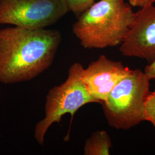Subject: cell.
I'll return each instance as SVG.
<instances>
[{
  "mask_svg": "<svg viewBox=\"0 0 155 155\" xmlns=\"http://www.w3.org/2000/svg\"><path fill=\"white\" fill-rule=\"evenodd\" d=\"M144 71L150 80L155 79V61L149 63L145 67Z\"/></svg>",
  "mask_w": 155,
  "mask_h": 155,
  "instance_id": "cell-12",
  "label": "cell"
},
{
  "mask_svg": "<svg viewBox=\"0 0 155 155\" xmlns=\"http://www.w3.org/2000/svg\"><path fill=\"white\" fill-rule=\"evenodd\" d=\"M110 137L105 130H97L86 140L83 148L84 155H109L112 148Z\"/></svg>",
  "mask_w": 155,
  "mask_h": 155,
  "instance_id": "cell-8",
  "label": "cell"
},
{
  "mask_svg": "<svg viewBox=\"0 0 155 155\" xmlns=\"http://www.w3.org/2000/svg\"><path fill=\"white\" fill-rule=\"evenodd\" d=\"M129 71L122 62L102 55L84 68L83 80L91 96L101 104Z\"/></svg>",
  "mask_w": 155,
  "mask_h": 155,
  "instance_id": "cell-7",
  "label": "cell"
},
{
  "mask_svg": "<svg viewBox=\"0 0 155 155\" xmlns=\"http://www.w3.org/2000/svg\"><path fill=\"white\" fill-rule=\"evenodd\" d=\"M84 67L79 63L72 64L64 82L50 89L46 96L45 116L34 129V138L40 145L45 143V134L55 123L69 114L73 118L81 107L90 103H99L89 93L83 80Z\"/></svg>",
  "mask_w": 155,
  "mask_h": 155,
  "instance_id": "cell-4",
  "label": "cell"
},
{
  "mask_svg": "<svg viewBox=\"0 0 155 155\" xmlns=\"http://www.w3.org/2000/svg\"><path fill=\"white\" fill-rule=\"evenodd\" d=\"M150 79L144 71L130 70L102 102L107 122L117 130H129L145 121V103Z\"/></svg>",
  "mask_w": 155,
  "mask_h": 155,
  "instance_id": "cell-3",
  "label": "cell"
},
{
  "mask_svg": "<svg viewBox=\"0 0 155 155\" xmlns=\"http://www.w3.org/2000/svg\"><path fill=\"white\" fill-rule=\"evenodd\" d=\"M145 121L151 123L155 127V90L150 91L145 103Z\"/></svg>",
  "mask_w": 155,
  "mask_h": 155,
  "instance_id": "cell-9",
  "label": "cell"
},
{
  "mask_svg": "<svg viewBox=\"0 0 155 155\" xmlns=\"http://www.w3.org/2000/svg\"><path fill=\"white\" fill-rule=\"evenodd\" d=\"M155 0H128V3L132 7L143 8L154 4Z\"/></svg>",
  "mask_w": 155,
  "mask_h": 155,
  "instance_id": "cell-11",
  "label": "cell"
},
{
  "mask_svg": "<svg viewBox=\"0 0 155 155\" xmlns=\"http://www.w3.org/2000/svg\"><path fill=\"white\" fill-rule=\"evenodd\" d=\"M125 0H100L79 15L73 33L86 49L120 45L134 18Z\"/></svg>",
  "mask_w": 155,
  "mask_h": 155,
  "instance_id": "cell-2",
  "label": "cell"
},
{
  "mask_svg": "<svg viewBox=\"0 0 155 155\" xmlns=\"http://www.w3.org/2000/svg\"><path fill=\"white\" fill-rule=\"evenodd\" d=\"M61 41L56 29H1L0 82L14 84L38 77L52 65Z\"/></svg>",
  "mask_w": 155,
  "mask_h": 155,
  "instance_id": "cell-1",
  "label": "cell"
},
{
  "mask_svg": "<svg viewBox=\"0 0 155 155\" xmlns=\"http://www.w3.org/2000/svg\"><path fill=\"white\" fill-rule=\"evenodd\" d=\"M122 55L155 61V5L140 8L120 45Z\"/></svg>",
  "mask_w": 155,
  "mask_h": 155,
  "instance_id": "cell-6",
  "label": "cell"
},
{
  "mask_svg": "<svg viewBox=\"0 0 155 155\" xmlns=\"http://www.w3.org/2000/svg\"><path fill=\"white\" fill-rule=\"evenodd\" d=\"M96 0H66L69 11L79 16L92 5Z\"/></svg>",
  "mask_w": 155,
  "mask_h": 155,
  "instance_id": "cell-10",
  "label": "cell"
},
{
  "mask_svg": "<svg viewBox=\"0 0 155 155\" xmlns=\"http://www.w3.org/2000/svg\"><path fill=\"white\" fill-rule=\"evenodd\" d=\"M68 12L66 0H0V24L45 29Z\"/></svg>",
  "mask_w": 155,
  "mask_h": 155,
  "instance_id": "cell-5",
  "label": "cell"
}]
</instances>
